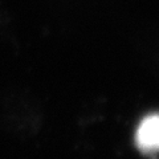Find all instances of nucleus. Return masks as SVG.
Listing matches in <instances>:
<instances>
[{"label": "nucleus", "instance_id": "nucleus-1", "mask_svg": "<svg viewBox=\"0 0 159 159\" xmlns=\"http://www.w3.org/2000/svg\"><path fill=\"white\" fill-rule=\"evenodd\" d=\"M135 143L143 154H155L159 151V114H151L139 123Z\"/></svg>", "mask_w": 159, "mask_h": 159}]
</instances>
